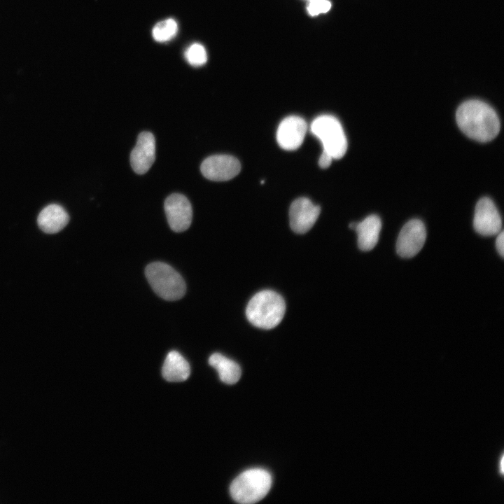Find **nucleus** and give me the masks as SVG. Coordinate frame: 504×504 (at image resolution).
Returning <instances> with one entry per match:
<instances>
[{
	"label": "nucleus",
	"instance_id": "obj_18",
	"mask_svg": "<svg viewBox=\"0 0 504 504\" xmlns=\"http://www.w3.org/2000/svg\"><path fill=\"white\" fill-rule=\"evenodd\" d=\"M187 62L192 66L204 65L207 61V54L204 47L200 43L190 45L185 52Z\"/></svg>",
	"mask_w": 504,
	"mask_h": 504
},
{
	"label": "nucleus",
	"instance_id": "obj_11",
	"mask_svg": "<svg viewBox=\"0 0 504 504\" xmlns=\"http://www.w3.org/2000/svg\"><path fill=\"white\" fill-rule=\"evenodd\" d=\"M307 130L305 120L296 115L285 118L276 131L279 146L286 150L298 149L302 144Z\"/></svg>",
	"mask_w": 504,
	"mask_h": 504
},
{
	"label": "nucleus",
	"instance_id": "obj_2",
	"mask_svg": "<svg viewBox=\"0 0 504 504\" xmlns=\"http://www.w3.org/2000/svg\"><path fill=\"white\" fill-rule=\"evenodd\" d=\"M286 312L284 298L277 293L264 290L257 293L249 300L246 315L255 327L272 329L282 321Z\"/></svg>",
	"mask_w": 504,
	"mask_h": 504
},
{
	"label": "nucleus",
	"instance_id": "obj_19",
	"mask_svg": "<svg viewBox=\"0 0 504 504\" xmlns=\"http://www.w3.org/2000/svg\"><path fill=\"white\" fill-rule=\"evenodd\" d=\"M331 8L328 0H308L307 11L312 16L327 13Z\"/></svg>",
	"mask_w": 504,
	"mask_h": 504
},
{
	"label": "nucleus",
	"instance_id": "obj_6",
	"mask_svg": "<svg viewBox=\"0 0 504 504\" xmlns=\"http://www.w3.org/2000/svg\"><path fill=\"white\" fill-rule=\"evenodd\" d=\"M426 239L424 223L419 219L408 221L401 229L396 242L397 253L402 258L416 255L423 248Z\"/></svg>",
	"mask_w": 504,
	"mask_h": 504
},
{
	"label": "nucleus",
	"instance_id": "obj_12",
	"mask_svg": "<svg viewBox=\"0 0 504 504\" xmlns=\"http://www.w3.org/2000/svg\"><path fill=\"white\" fill-rule=\"evenodd\" d=\"M155 160V140L149 132H143L138 136L136 144L130 154V163L138 174H145Z\"/></svg>",
	"mask_w": 504,
	"mask_h": 504
},
{
	"label": "nucleus",
	"instance_id": "obj_20",
	"mask_svg": "<svg viewBox=\"0 0 504 504\" xmlns=\"http://www.w3.org/2000/svg\"><path fill=\"white\" fill-rule=\"evenodd\" d=\"M332 160V156L328 152L323 150L318 160V164L321 168H328L331 164Z\"/></svg>",
	"mask_w": 504,
	"mask_h": 504
},
{
	"label": "nucleus",
	"instance_id": "obj_14",
	"mask_svg": "<svg viewBox=\"0 0 504 504\" xmlns=\"http://www.w3.org/2000/svg\"><path fill=\"white\" fill-rule=\"evenodd\" d=\"M69 216L60 205L51 204L44 207L38 214L37 223L46 233L54 234L62 230L69 223Z\"/></svg>",
	"mask_w": 504,
	"mask_h": 504
},
{
	"label": "nucleus",
	"instance_id": "obj_17",
	"mask_svg": "<svg viewBox=\"0 0 504 504\" xmlns=\"http://www.w3.org/2000/svg\"><path fill=\"white\" fill-rule=\"evenodd\" d=\"M177 32L176 22L172 18H169L157 23L152 30V35L156 41L164 43L172 39Z\"/></svg>",
	"mask_w": 504,
	"mask_h": 504
},
{
	"label": "nucleus",
	"instance_id": "obj_22",
	"mask_svg": "<svg viewBox=\"0 0 504 504\" xmlns=\"http://www.w3.org/2000/svg\"><path fill=\"white\" fill-rule=\"evenodd\" d=\"M308 1V0H307Z\"/></svg>",
	"mask_w": 504,
	"mask_h": 504
},
{
	"label": "nucleus",
	"instance_id": "obj_15",
	"mask_svg": "<svg viewBox=\"0 0 504 504\" xmlns=\"http://www.w3.org/2000/svg\"><path fill=\"white\" fill-rule=\"evenodd\" d=\"M163 377L169 382L186 380L190 374L188 362L176 351L168 353L162 366Z\"/></svg>",
	"mask_w": 504,
	"mask_h": 504
},
{
	"label": "nucleus",
	"instance_id": "obj_3",
	"mask_svg": "<svg viewBox=\"0 0 504 504\" xmlns=\"http://www.w3.org/2000/svg\"><path fill=\"white\" fill-rule=\"evenodd\" d=\"M272 481L271 475L264 469L252 468L245 470L231 483L230 495L239 503H255L267 494Z\"/></svg>",
	"mask_w": 504,
	"mask_h": 504
},
{
	"label": "nucleus",
	"instance_id": "obj_7",
	"mask_svg": "<svg viewBox=\"0 0 504 504\" xmlns=\"http://www.w3.org/2000/svg\"><path fill=\"white\" fill-rule=\"evenodd\" d=\"M200 170L207 179L225 181L232 179L239 173L241 164L239 161L232 155H214L202 162Z\"/></svg>",
	"mask_w": 504,
	"mask_h": 504
},
{
	"label": "nucleus",
	"instance_id": "obj_9",
	"mask_svg": "<svg viewBox=\"0 0 504 504\" xmlns=\"http://www.w3.org/2000/svg\"><path fill=\"white\" fill-rule=\"evenodd\" d=\"M164 211L173 231L181 232L190 227L192 210L189 200L184 195L178 193L169 195L164 202Z\"/></svg>",
	"mask_w": 504,
	"mask_h": 504
},
{
	"label": "nucleus",
	"instance_id": "obj_8",
	"mask_svg": "<svg viewBox=\"0 0 504 504\" xmlns=\"http://www.w3.org/2000/svg\"><path fill=\"white\" fill-rule=\"evenodd\" d=\"M473 227L478 234L486 237L497 235L501 231V217L489 198L483 197L477 203Z\"/></svg>",
	"mask_w": 504,
	"mask_h": 504
},
{
	"label": "nucleus",
	"instance_id": "obj_13",
	"mask_svg": "<svg viewBox=\"0 0 504 504\" xmlns=\"http://www.w3.org/2000/svg\"><path fill=\"white\" fill-rule=\"evenodd\" d=\"M381 228L380 218L374 214L370 215L361 222L355 223L354 230L358 235V248L363 251L374 248L378 242Z\"/></svg>",
	"mask_w": 504,
	"mask_h": 504
},
{
	"label": "nucleus",
	"instance_id": "obj_16",
	"mask_svg": "<svg viewBox=\"0 0 504 504\" xmlns=\"http://www.w3.org/2000/svg\"><path fill=\"white\" fill-rule=\"evenodd\" d=\"M209 363L216 370L220 379L227 384H234L240 379L241 371L239 365L221 354H211Z\"/></svg>",
	"mask_w": 504,
	"mask_h": 504
},
{
	"label": "nucleus",
	"instance_id": "obj_21",
	"mask_svg": "<svg viewBox=\"0 0 504 504\" xmlns=\"http://www.w3.org/2000/svg\"><path fill=\"white\" fill-rule=\"evenodd\" d=\"M496 247L499 255L503 258L504 256V233L501 230L498 234L496 239Z\"/></svg>",
	"mask_w": 504,
	"mask_h": 504
},
{
	"label": "nucleus",
	"instance_id": "obj_10",
	"mask_svg": "<svg viewBox=\"0 0 504 504\" xmlns=\"http://www.w3.org/2000/svg\"><path fill=\"white\" fill-rule=\"evenodd\" d=\"M320 211V207L306 197L295 200L289 210L291 229L299 234L307 232L316 223Z\"/></svg>",
	"mask_w": 504,
	"mask_h": 504
},
{
	"label": "nucleus",
	"instance_id": "obj_5",
	"mask_svg": "<svg viewBox=\"0 0 504 504\" xmlns=\"http://www.w3.org/2000/svg\"><path fill=\"white\" fill-rule=\"evenodd\" d=\"M310 130L322 143L323 150L333 159L342 158L346 152L347 140L340 121L330 115H321L312 122Z\"/></svg>",
	"mask_w": 504,
	"mask_h": 504
},
{
	"label": "nucleus",
	"instance_id": "obj_1",
	"mask_svg": "<svg viewBox=\"0 0 504 504\" xmlns=\"http://www.w3.org/2000/svg\"><path fill=\"white\" fill-rule=\"evenodd\" d=\"M456 119L460 130L477 141H489L500 130V121L495 111L479 100H468L461 104L456 111Z\"/></svg>",
	"mask_w": 504,
	"mask_h": 504
},
{
	"label": "nucleus",
	"instance_id": "obj_4",
	"mask_svg": "<svg viewBox=\"0 0 504 504\" xmlns=\"http://www.w3.org/2000/svg\"><path fill=\"white\" fill-rule=\"evenodd\" d=\"M146 276L156 294L166 300H177L186 293V284L172 267L154 262L146 268Z\"/></svg>",
	"mask_w": 504,
	"mask_h": 504
}]
</instances>
